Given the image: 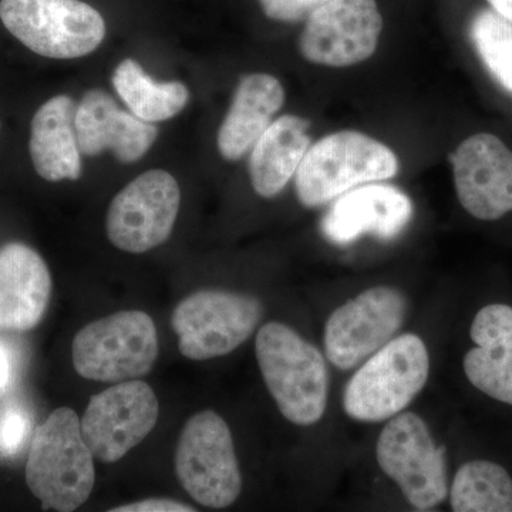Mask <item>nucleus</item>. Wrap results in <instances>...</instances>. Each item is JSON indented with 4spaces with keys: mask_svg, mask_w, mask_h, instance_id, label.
Here are the masks:
<instances>
[{
    "mask_svg": "<svg viewBox=\"0 0 512 512\" xmlns=\"http://www.w3.org/2000/svg\"><path fill=\"white\" fill-rule=\"evenodd\" d=\"M93 457L79 416L69 407L55 410L37 427L26 463V484L43 510L72 512L89 500L96 481Z\"/></svg>",
    "mask_w": 512,
    "mask_h": 512,
    "instance_id": "1",
    "label": "nucleus"
},
{
    "mask_svg": "<svg viewBox=\"0 0 512 512\" xmlns=\"http://www.w3.org/2000/svg\"><path fill=\"white\" fill-rule=\"evenodd\" d=\"M256 360L279 412L296 426H312L325 414L329 375L322 353L289 326L259 329Z\"/></svg>",
    "mask_w": 512,
    "mask_h": 512,
    "instance_id": "2",
    "label": "nucleus"
},
{
    "mask_svg": "<svg viewBox=\"0 0 512 512\" xmlns=\"http://www.w3.org/2000/svg\"><path fill=\"white\" fill-rule=\"evenodd\" d=\"M400 171L396 153L369 134L342 130L309 147L295 174L303 207L318 208L353 188L392 180Z\"/></svg>",
    "mask_w": 512,
    "mask_h": 512,
    "instance_id": "3",
    "label": "nucleus"
},
{
    "mask_svg": "<svg viewBox=\"0 0 512 512\" xmlns=\"http://www.w3.org/2000/svg\"><path fill=\"white\" fill-rule=\"evenodd\" d=\"M429 350L413 333L377 350L350 379L343 409L350 419L377 423L402 413L426 386Z\"/></svg>",
    "mask_w": 512,
    "mask_h": 512,
    "instance_id": "4",
    "label": "nucleus"
},
{
    "mask_svg": "<svg viewBox=\"0 0 512 512\" xmlns=\"http://www.w3.org/2000/svg\"><path fill=\"white\" fill-rule=\"evenodd\" d=\"M73 365L87 380L120 383L148 375L156 365L158 336L146 312L113 313L84 326L73 340Z\"/></svg>",
    "mask_w": 512,
    "mask_h": 512,
    "instance_id": "5",
    "label": "nucleus"
},
{
    "mask_svg": "<svg viewBox=\"0 0 512 512\" xmlns=\"http://www.w3.org/2000/svg\"><path fill=\"white\" fill-rule=\"evenodd\" d=\"M0 20L19 42L49 59L90 55L103 42V16L82 0H0Z\"/></svg>",
    "mask_w": 512,
    "mask_h": 512,
    "instance_id": "6",
    "label": "nucleus"
},
{
    "mask_svg": "<svg viewBox=\"0 0 512 512\" xmlns=\"http://www.w3.org/2000/svg\"><path fill=\"white\" fill-rule=\"evenodd\" d=\"M175 471L180 484L198 504L225 508L241 494L234 440L220 414L201 412L185 424L177 451Z\"/></svg>",
    "mask_w": 512,
    "mask_h": 512,
    "instance_id": "7",
    "label": "nucleus"
},
{
    "mask_svg": "<svg viewBox=\"0 0 512 512\" xmlns=\"http://www.w3.org/2000/svg\"><path fill=\"white\" fill-rule=\"evenodd\" d=\"M376 457L416 510L430 511L446 500V450L436 446L426 421L417 414L392 417L377 440Z\"/></svg>",
    "mask_w": 512,
    "mask_h": 512,
    "instance_id": "8",
    "label": "nucleus"
},
{
    "mask_svg": "<svg viewBox=\"0 0 512 512\" xmlns=\"http://www.w3.org/2000/svg\"><path fill=\"white\" fill-rule=\"evenodd\" d=\"M262 312L261 303L252 296L200 291L178 303L171 326L185 357L208 360L228 355L247 342L261 322Z\"/></svg>",
    "mask_w": 512,
    "mask_h": 512,
    "instance_id": "9",
    "label": "nucleus"
},
{
    "mask_svg": "<svg viewBox=\"0 0 512 512\" xmlns=\"http://www.w3.org/2000/svg\"><path fill=\"white\" fill-rule=\"evenodd\" d=\"M383 28L376 0H329L306 19L299 52L315 66H357L375 55Z\"/></svg>",
    "mask_w": 512,
    "mask_h": 512,
    "instance_id": "10",
    "label": "nucleus"
},
{
    "mask_svg": "<svg viewBox=\"0 0 512 512\" xmlns=\"http://www.w3.org/2000/svg\"><path fill=\"white\" fill-rule=\"evenodd\" d=\"M180 201V187L173 175L163 170L147 171L111 201L107 237L114 247L130 254L160 247L173 232Z\"/></svg>",
    "mask_w": 512,
    "mask_h": 512,
    "instance_id": "11",
    "label": "nucleus"
},
{
    "mask_svg": "<svg viewBox=\"0 0 512 512\" xmlns=\"http://www.w3.org/2000/svg\"><path fill=\"white\" fill-rule=\"evenodd\" d=\"M156 393L146 382L126 380L94 394L80 427L93 456L116 463L153 431L158 421Z\"/></svg>",
    "mask_w": 512,
    "mask_h": 512,
    "instance_id": "12",
    "label": "nucleus"
},
{
    "mask_svg": "<svg viewBox=\"0 0 512 512\" xmlns=\"http://www.w3.org/2000/svg\"><path fill=\"white\" fill-rule=\"evenodd\" d=\"M403 293L377 286L360 293L330 315L325 328L326 357L338 369L349 370L392 340L406 316Z\"/></svg>",
    "mask_w": 512,
    "mask_h": 512,
    "instance_id": "13",
    "label": "nucleus"
},
{
    "mask_svg": "<svg viewBox=\"0 0 512 512\" xmlns=\"http://www.w3.org/2000/svg\"><path fill=\"white\" fill-rule=\"evenodd\" d=\"M450 161L458 201L471 217L495 221L512 212V150L500 137L473 134Z\"/></svg>",
    "mask_w": 512,
    "mask_h": 512,
    "instance_id": "14",
    "label": "nucleus"
},
{
    "mask_svg": "<svg viewBox=\"0 0 512 512\" xmlns=\"http://www.w3.org/2000/svg\"><path fill=\"white\" fill-rule=\"evenodd\" d=\"M332 202L320 222V232L338 247L353 244L365 235L383 241L397 238L409 227L414 214L409 195L383 183L360 185Z\"/></svg>",
    "mask_w": 512,
    "mask_h": 512,
    "instance_id": "15",
    "label": "nucleus"
},
{
    "mask_svg": "<svg viewBox=\"0 0 512 512\" xmlns=\"http://www.w3.org/2000/svg\"><path fill=\"white\" fill-rule=\"evenodd\" d=\"M76 133L84 156H99L110 150L121 163L140 160L158 136L153 123L121 110L101 90H90L77 106Z\"/></svg>",
    "mask_w": 512,
    "mask_h": 512,
    "instance_id": "16",
    "label": "nucleus"
},
{
    "mask_svg": "<svg viewBox=\"0 0 512 512\" xmlns=\"http://www.w3.org/2000/svg\"><path fill=\"white\" fill-rule=\"evenodd\" d=\"M52 276L42 256L20 242L0 248V332H26L43 319Z\"/></svg>",
    "mask_w": 512,
    "mask_h": 512,
    "instance_id": "17",
    "label": "nucleus"
},
{
    "mask_svg": "<svg viewBox=\"0 0 512 512\" xmlns=\"http://www.w3.org/2000/svg\"><path fill=\"white\" fill-rule=\"evenodd\" d=\"M476 348L464 357V372L476 389L512 406V308L485 306L470 329Z\"/></svg>",
    "mask_w": 512,
    "mask_h": 512,
    "instance_id": "18",
    "label": "nucleus"
},
{
    "mask_svg": "<svg viewBox=\"0 0 512 512\" xmlns=\"http://www.w3.org/2000/svg\"><path fill=\"white\" fill-rule=\"evenodd\" d=\"M285 99L284 86L272 74L252 73L242 77L218 131L221 156L238 161L251 153L276 113L284 107Z\"/></svg>",
    "mask_w": 512,
    "mask_h": 512,
    "instance_id": "19",
    "label": "nucleus"
},
{
    "mask_svg": "<svg viewBox=\"0 0 512 512\" xmlns=\"http://www.w3.org/2000/svg\"><path fill=\"white\" fill-rule=\"evenodd\" d=\"M77 106L69 96H56L36 111L30 128V157L47 181L79 180L82 151L76 133Z\"/></svg>",
    "mask_w": 512,
    "mask_h": 512,
    "instance_id": "20",
    "label": "nucleus"
},
{
    "mask_svg": "<svg viewBox=\"0 0 512 512\" xmlns=\"http://www.w3.org/2000/svg\"><path fill=\"white\" fill-rule=\"evenodd\" d=\"M312 146L311 123L295 114L272 121L252 147L249 177L256 194L274 198L295 177Z\"/></svg>",
    "mask_w": 512,
    "mask_h": 512,
    "instance_id": "21",
    "label": "nucleus"
},
{
    "mask_svg": "<svg viewBox=\"0 0 512 512\" xmlns=\"http://www.w3.org/2000/svg\"><path fill=\"white\" fill-rule=\"evenodd\" d=\"M113 86L131 113L147 123L173 119L190 100V92L183 83H158L131 59L117 66Z\"/></svg>",
    "mask_w": 512,
    "mask_h": 512,
    "instance_id": "22",
    "label": "nucleus"
},
{
    "mask_svg": "<svg viewBox=\"0 0 512 512\" xmlns=\"http://www.w3.org/2000/svg\"><path fill=\"white\" fill-rule=\"evenodd\" d=\"M450 503L456 512H512L510 474L493 461H470L454 477Z\"/></svg>",
    "mask_w": 512,
    "mask_h": 512,
    "instance_id": "23",
    "label": "nucleus"
},
{
    "mask_svg": "<svg viewBox=\"0 0 512 512\" xmlns=\"http://www.w3.org/2000/svg\"><path fill=\"white\" fill-rule=\"evenodd\" d=\"M470 39L485 69L512 96V22L493 9L480 10L470 23Z\"/></svg>",
    "mask_w": 512,
    "mask_h": 512,
    "instance_id": "24",
    "label": "nucleus"
},
{
    "mask_svg": "<svg viewBox=\"0 0 512 512\" xmlns=\"http://www.w3.org/2000/svg\"><path fill=\"white\" fill-rule=\"evenodd\" d=\"M269 19L276 22L296 23L309 18L329 0H258Z\"/></svg>",
    "mask_w": 512,
    "mask_h": 512,
    "instance_id": "25",
    "label": "nucleus"
},
{
    "mask_svg": "<svg viewBox=\"0 0 512 512\" xmlns=\"http://www.w3.org/2000/svg\"><path fill=\"white\" fill-rule=\"evenodd\" d=\"M28 431V417L18 407H6L0 413V454L12 456L22 446Z\"/></svg>",
    "mask_w": 512,
    "mask_h": 512,
    "instance_id": "26",
    "label": "nucleus"
},
{
    "mask_svg": "<svg viewBox=\"0 0 512 512\" xmlns=\"http://www.w3.org/2000/svg\"><path fill=\"white\" fill-rule=\"evenodd\" d=\"M113 512H191L194 508L187 504L177 503L174 500L164 498H151V500L138 501V503L121 505L110 510Z\"/></svg>",
    "mask_w": 512,
    "mask_h": 512,
    "instance_id": "27",
    "label": "nucleus"
},
{
    "mask_svg": "<svg viewBox=\"0 0 512 512\" xmlns=\"http://www.w3.org/2000/svg\"><path fill=\"white\" fill-rule=\"evenodd\" d=\"M10 370H12V366H10L9 350L0 345V390H5L8 387Z\"/></svg>",
    "mask_w": 512,
    "mask_h": 512,
    "instance_id": "28",
    "label": "nucleus"
},
{
    "mask_svg": "<svg viewBox=\"0 0 512 512\" xmlns=\"http://www.w3.org/2000/svg\"><path fill=\"white\" fill-rule=\"evenodd\" d=\"M487 2L495 13L512 22V0H487Z\"/></svg>",
    "mask_w": 512,
    "mask_h": 512,
    "instance_id": "29",
    "label": "nucleus"
}]
</instances>
